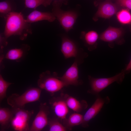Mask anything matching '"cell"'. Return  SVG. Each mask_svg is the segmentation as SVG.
Wrapping results in <instances>:
<instances>
[{"mask_svg": "<svg viewBox=\"0 0 131 131\" xmlns=\"http://www.w3.org/2000/svg\"><path fill=\"white\" fill-rule=\"evenodd\" d=\"M6 18L4 31L1 35L6 39L12 35H17L20 40H23L28 34H32L30 23L25 21L21 13L12 12Z\"/></svg>", "mask_w": 131, "mask_h": 131, "instance_id": "6da1fadb", "label": "cell"}, {"mask_svg": "<svg viewBox=\"0 0 131 131\" xmlns=\"http://www.w3.org/2000/svg\"><path fill=\"white\" fill-rule=\"evenodd\" d=\"M42 90L38 88H32L20 95L12 94L7 98V103L13 108L24 109L28 103L38 101Z\"/></svg>", "mask_w": 131, "mask_h": 131, "instance_id": "7a4b0ae2", "label": "cell"}, {"mask_svg": "<svg viewBox=\"0 0 131 131\" xmlns=\"http://www.w3.org/2000/svg\"><path fill=\"white\" fill-rule=\"evenodd\" d=\"M38 87L51 94L57 92L65 86L56 73L47 71L41 74L37 82Z\"/></svg>", "mask_w": 131, "mask_h": 131, "instance_id": "3957f363", "label": "cell"}, {"mask_svg": "<svg viewBox=\"0 0 131 131\" xmlns=\"http://www.w3.org/2000/svg\"><path fill=\"white\" fill-rule=\"evenodd\" d=\"M62 3L55 0L53 3L52 13L58 20L62 26L67 32L73 28L77 17V15L72 11H65L61 8Z\"/></svg>", "mask_w": 131, "mask_h": 131, "instance_id": "277c9868", "label": "cell"}, {"mask_svg": "<svg viewBox=\"0 0 131 131\" xmlns=\"http://www.w3.org/2000/svg\"><path fill=\"white\" fill-rule=\"evenodd\" d=\"M127 74L123 69L115 76L109 78H96L89 75L88 78L91 87V89L89 91L93 94H97L114 82L120 84Z\"/></svg>", "mask_w": 131, "mask_h": 131, "instance_id": "5b68a950", "label": "cell"}, {"mask_svg": "<svg viewBox=\"0 0 131 131\" xmlns=\"http://www.w3.org/2000/svg\"><path fill=\"white\" fill-rule=\"evenodd\" d=\"M13 113L11 125L15 131H29V123L34 111H28L24 109L12 108Z\"/></svg>", "mask_w": 131, "mask_h": 131, "instance_id": "8992f818", "label": "cell"}, {"mask_svg": "<svg viewBox=\"0 0 131 131\" xmlns=\"http://www.w3.org/2000/svg\"><path fill=\"white\" fill-rule=\"evenodd\" d=\"M49 107L46 103H41L38 112L30 127V131H41L48 124Z\"/></svg>", "mask_w": 131, "mask_h": 131, "instance_id": "52a82bcc", "label": "cell"}, {"mask_svg": "<svg viewBox=\"0 0 131 131\" xmlns=\"http://www.w3.org/2000/svg\"><path fill=\"white\" fill-rule=\"evenodd\" d=\"M78 64L77 60H75L63 75L59 77L65 86L78 85L81 83V81L79 80Z\"/></svg>", "mask_w": 131, "mask_h": 131, "instance_id": "ba28073f", "label": "cell"}, {"mask_svg": "<svg viewBox=\"0 0 131 131\" xmlns=\"http://www.w3.org/2000/svg\"><path fill=\"white\" fill-rule=\"evenodd\" d=\"M109 101L108 97L105 98L100 97L97 98L83 116V120L82 124V127H88L89 121L98 113L105 104L108 103Z\"/></svg>", "mask_w": 131, "mask_h": 131, "instance_id": "9c48e42d", "label": "cell"}, {"mask_svg": "<svg viewBox=\"0 0 131 131\" xmlns=\"http://www.w3.org/2000/svg\"><path fill=\"white\" fill-rule=\"evenodd\" d=\"M118 10V8L115 4L110 1H106L99 6L94 19L97 17L109 18L115 14Z\"/></svg>", "mask_w": 131, "mask_h": 131, "instance_id": "30bf717a", "label": "cell"}, {"mask_svg": "<svg viewBox=\"0 0 131 131\" xmlns=\"http://www.w3.org/2000/svg\"><path fill=\"white\" fill-rule=\"evenodd\" d=\"M61 50L66 59L76 57L78 55V50L75 44L66 37L62 38Z\"/></svg>", "mask_w": 131, "mask_h": 131, "instance_id": "8fae6325", "label": "cell"}, {"mask_svg": "<svg viewBox=\"0 0 131 131\" xmlns=\"http://www.w3.org/2000/svg\"><path fill=\"white\" fill-rule=\"evenodd\" d=\"M50 103L55 114L58 117L61 119H66L69 110L65 99L53 98L50 101Z\"/></svg>", "mask_w": 131, "mask_h": 131, "instance_id": "7c38bea8", "label": "cell"}, {"mask_svg": "<svg viewBox=\"0 0 131 131\" xmlns=\"http://www.w3.org/2000/svg\"><path fill=\"white\" fill-rule=\"evenodd\" d=\"M123 34L122 29L110 27L100 35L99 38L102 41L111 43L121 39Z\"/></svg>", "mask_w": 131, "mask_h": 131, "instance_id": "4fadbf2b", "label": "cell"}, {"mask_svg": "<svg viewBox=\"0 0 131 131\" xmlns=\"http://www.w3.org/2000/svg\"><path fill=\"white\" fill-rule=\"evenodd\" d=\"M56 18L52 13L42 12L36 10L31 12L27 16L25 21L29 23L43 20L52 22Z\"/></svg>", "mask_w": 131, "mask_h": 131, "instance_id": "5bb4252c", "label": "cell"}, {"mask_svg": "<svg viewBox=\"0 0 131 131\" xmlns=\"http://www.w3.org/2000/svg\"><path fill=\"white\" fill-rule=\"evenodd\" d=\"M64 98L68 108L76 113H79L87 107V103L85 100H78L67 94L65 95Z\"/></svg>", "mask_w": 131, "mask_h": 131, "instance_id": "9a60e30c", "label": "cell"}, {"mask_svg": "<svg viewBox=\"0 0 131 131\" xmlns=\"http://www.w3.org/2000/svg\"><path fill=\"white\" fill-rule=\"evenodd\" d=\"M81 38L84 42L89 50L91 51L96 48L97 42L99 37L96 31H91L86 33L82 32L81 33Z\"/></svg>", "mask_w": 131, "mask_h": 131, "instance_id": "2e32d148", "label": "cell"}, {"mask_svg": "<svg viewBox=\"0 0 131 131\" xmlns=\"http://www.w3.org/2000/svg\"><path fill=\"white\" fill-rule=\"evenodd\" d=\"M13 113L12 109L8 108H0V130H3L9 128L13 117Z\"/></svg>", "mask_w": 131, "mask_h": 131, "instance_id": "e0dca14e", "label": "cell"}, {"mask_svg": "<svg viewBox=\"0 0 131 131\" xmlns=\"http://www.w3.org/2000/svg\"><path fill=\"white\" fill-rule=\"evenodd\" d=\"M83 116L79 113H75L71 114L66 120V125L71 128L82 124L83 120Z\"/></svg>", "mask_w": 131, "mask_h": 131, "instance_id": "ac0fdd59", "label": "cell"}, {"mask_svg": "<svg viewBox=\"0 0 131 131\" xmlns=\"http://www.w3.org/2000/svg\"><path fill=\"white\" fill-rule=\"evenodd\" d=\"M118 21L124 25L129 24L131 23V14L127 9H122L116 14Z\"/></svg>", "mask_w": 131, "mask_h": 131, "instance_id": "d6986e66", "label": "cell"}, {"mask_svg": "<svg viewBox=\"0 0 131 131\" xmlns=\"http://www.w3.org/2000/svg\"><path fill=\"white\" fill-rule=\"evenodd\" d=\"M52 0H25V7L35 9L39 6L42 5L45 7L49 5Z\"/></svg>", "mask_w": 131, "mask_h": 131, "instance_id": "ffe728a7", "label": "cell"}, {"mask_svg": "<svg viewBox=\"0 0 131 131\" xmlns=\"http://www.w3.org/2000/svg\"><path fill=\"white\" fill-rule=\"evenodd\" d=\"M24 54L23 49L21 48L13 49L10 50L5 55V58L12 60H16L21 58Z\"/></svg>", "mask_w": 131, "mask_h": 131, "instance_id": "44dd1931", "label": "cell"}, {"mask_svg": "<svg viewBox=\"0 0 131 131\" xmlns=\"http://www.w3.org/2000/svg\"><path fill=\"white\" fill-rule=\"evenodd\" d=\"M48 124L50 131H65L67 130L65 126L55 119L49 120Z\"/></svg>", "mask_w": 131, "mask_h": 131, "instance_id": "7402d4cb", "label": "cell"}, {"mask_svg": "<svg viewBox=\"0 0 131 131\" xmlns=\"http://www.w3.org/2000/svg\"><path fill=\"white\" fill-rule=\"evenodd\" d=\"M12 83L6 81L0 75V101L1 102L6 97V92L9 86Z\"/></svg>", "mask_w": 131, "mask_h": 131, "instance_id": "603a6c76", "label": "cell"}, {"mask_svg": "<svg viewBox=\"0 0 131 131\" xmlns=\"http://www.w3.org/2000/svg\"><path fill=\"white\" fill-rule=\"evenodd\" d=\"M11 8L10 3L7 1L0 2V13L1 16L6 18L11 12Z\"/></svg>", "mask_w": 131, "mask_h": 131, "instance_id": "cb8c5ba5", "label": "cell"}, {"mask_svg": "<svg viewBox=\"0 0 131 131\" xmlns=\"http://www.w3.org/2000/svg\"><path fill=\"white\" fill-rule=\"evenodd\" d=\"M117 2L120 6L131 10V0H117Z\"/></svg>", "mask_w": 131, "mask_h": 131, "instance_id": "d4e9b609", "label": "cell"}, {"mask_svg": "<svg viewBox=\"0 0 131 131\" xmlns=\"http://www.w3.org/2000/svg\"><path fill=\"white\" fill-rule=\"evenodd\" d=\"M127 73L131 70V59L128 65L124 69Z\"/></svg>", "mask_w": 131, "mask_h": 131, "instance_id": "484cf974", "label": "cell"}, {"mask_svg": "<svg viewBox=\"0 0 131 131\" xmlns=\"http://www.w3.org/2000/svg\"><path fill=\"white\" fill-rule=\"evenodd\" d=\"M58 0L61 2L62 3L65 4H66L67 3L68 0Z\"/></svg>", "mask_w": 131, "mask_h": 131, "instance_id": "4316f807", "label": "cell"}]
</instances>
